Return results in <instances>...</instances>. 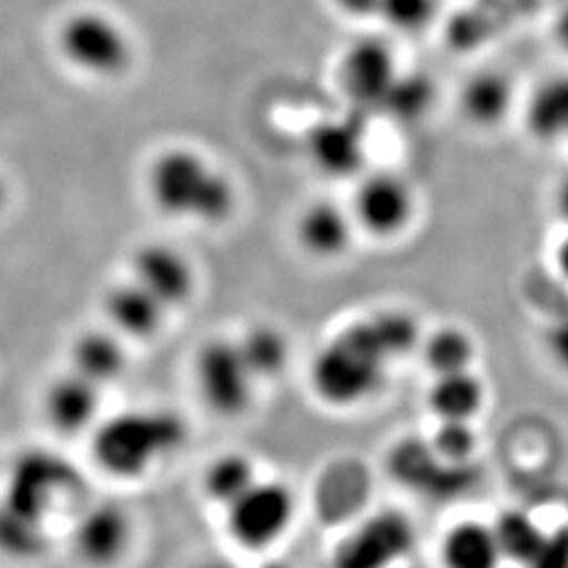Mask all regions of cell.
<instances>
[{"label":"cell","mask_w":568,"mask_h":568,"mask_svg":"<svg viewBox=\"0 0 568 568\" xmlns=\"http://www.w3.org/2000/svg\"><path fill=\"white\" fill-rule=\"evenodd\" d=\"M145 187L161 213L185 222L224 224L239 206L236 185L224 169L185 145L166 148L152 159Z\"/></svg>","instance_id":"obj_1"},{"label":"cell","mask_w":568,"mask_h":568,"mask_svg":"<svg viewBox=\"0 0 568 568\" xmlns=\"http://www.w3.org/2000/svg\"><path fill=\"white\" fill-rule=\"evenodd\" d=\"M187 440L182 415L169 408H129L93 427L91 453L103 471L119 480H138Z\"/></svg>","instance_id":"obj_2"},{"label":"cell","mask_w":568,"mask_h":568,"mask_svg":"<svg viewBox=\"0 0 568 568\" xmlns=\"http://www.w3.org/2000/svg\"><path fill=\"white\" fill-rule=\"evenodd\" d=\"M389 363L384 345L363 318L342 328L318 349L310 366V384L325 405L349 408L382 389Z\"/></svg>","instance_id":"obj_3"},{"label":"cell","mask_w":568,"mask_h":568,"mask_svg":"<svg viewBox=\"0 0 568 568\" xmlns=\"http://www.w3.org/2000/svg\"><path fill=\"white\" fill-rule=\"evenodd\" d=\"M61 55L93 79H116L133 61V42L119 21L102 11H79L61 23Z\"/></svg>","instance_id":"obj_4"},{"label":"cell","mask_w":568,"mask_h":568,"mask_svg":"<svg viewBox=\"0 0 568 568\" xmlns=\"http://www.w3.org/2000/svg\"><path fill=\"white\" fill-rule=\"evenodd\" d=\"M194 379L206 408L220 417H241L253 405L257 377L239 342L209 339L196 354Z\"/></svg>","instance_id":"obj_5"},{"label":"cell","mask_w":568,"mask_h":568,"mask_svg":"<svg viewBox=\"0 0 568 568\" xmlns=\"http://www.w3.org/2000/svg\"><path fill=\"white\" fill-rule=\"evenodd\" d=\"M77 483V469L63 457L49 450H28L9 469L7 487L0 499L30 516L47 520L60 504V497L68 495Z\"/></svg>","instance_id":"obj_6"},{"label":"cell","mask_w":568,"mask_h":568,"mask_svg":"<svg viewBox=\"0 0 568 568\" xmlns=\"http://www.w3.org/2000/svg\"><path fill=\"white\" fill-rule=\"evenodd\" d=\"M295 518V497L283 483L257 480L227 508V528L239 546L267 549Z\"/></svg>","instance_id":"obj_7"},{"label":"cell","mask_w":568,"mask_h":568,"mask_svg":"<svg viewBox=\"0 0 568 568\" xmlns=\"http://www.w3.org/2000/svg\"><path fill=\"white\" fill-rule=\"evenodd\" d=\"M417 201L410 185L396 173H373L358 185L352 215L375 239H394L415 220Z\"/></svg>","instance_id":"obj_8"},{"label":"cell","mask_w":568,"mask_h":568,"mask_svg":"<svg viewBox=\"0 0 568 568\" xmlns=\"http://www.w3.org/2000/svg\"><path fill=\"white\" fill-rule=\"evenodd\" d=\"M413 539V527L403 514L382 511L345 539L333 568H392L410 551Z\"/></svg>","instance_id":"obj_9"},{"label":"cell","mask_w":568,"mask_h":568,"mask_svg":"<svg viewBox=\"0 0 568 568\" xmlns=\"http://www.w3.org/2000/svg\"><path fill=\"white\" fill-rule=\"evenodd\" d=\"M133 541V518L119 504L84 509L72 528V551L89 568H112Z\"/></svg>","instance_id":"obj_10"},{"label":"cell","mask_w":568,"mask_h":568,"mask_svg":"<svg viewBox=\"0 0 568 568\" xmlns=\"http://www.w3.org/2000/svg\"><path fill=\"white\" fill-rule=\"evenodd\" d=\"M398 77L400 70L394 51L377 37H365L345 51L342 87L358 108H384Z\"/></svg>","instance_id":"obj_11"},{"label":"cell","mask_w":568,"mask_h":568,"mask_svg":"<svg viewBox=\"0 0 568 568\" xmlns=\"http://www.w3.org/2000/svg\"><path fill=\"white\" fill-rule=\"evenodd\" d=\"M133 281L142 284L171 312L190 304L196 293V270L175 246L142 244L131 260Z\"/></svg>","instance_id":"obj_12"},{"label":"cell","mask_w":568,"mask_h":568,"mask_svg":"<svg viewBox=\"0 0 568 568\" xmlns=\"http://www.w3.org/2000/svg\"><path fill=\"white\" fill-rule=\"evenodd\" d=\"M102 406V387L72 368L55 377L42 396V413L49 427L61 436L93 429Z\"/></svg>","instance_id":"obj_13"},{"label":"cell","mask_w":568,"mask_h":568,"mask_svg":"<svg viewBox=\"0 0 568 568\" xmlns=\"http://www.w3.org/2000/svg\"><path fill=\"white\" fill-rule=\"evenodd\" d=\"M307 154L318 171L342 180L356 175L365 163L363 122L342 116L312 126L307 135Z\"/></svg>","instance_id":"obj_14"},{"label":"cell","mask_w":568,"mask_h":568,"mask_svg":"<svg viewBox=\"0 0 568 568\" xmlns=\"http://www.w3.org/2000/svg\"><path fill=\"white\" fill-rule=\"evenodd\" d=\"M103 312L114 333L138 342L156 337L169 314V310L133 278L114 284L105 293Z\"/></svg>","instance_id":"obj_15"},{"label":"cell","mask_w":568,"mask_h":568,"mask_svg":"<svg viewBox=\"0 0 568 568\" xmlns=\"http://www.w3.org/2000/svg\"><path fill=\"white\" fill-rule=\"evenodd\" d=\"M354 215L335 201H314L297 217L295 236L307 255L337 260L347 253L354 236Z\"/></svg>","instance_id":"obj_16"},{"label":"cell","mask_w":568,"mask_h":568,"mask_svg":"<svg viewBox=\"0 0 568 568\" xmlns=\"http://www.w3.org/2000/svg\"><path fill=\"white\" fill-rule=\"evenodd\" d=\"M525 124L535 142L568 148V72L554 74L535 87L525 105Z\"/></svg>","instance_id":"obj_17"},{"label":"cell","mask_w":568,"mask_h":568,"mask_svg":"<svg viewBox=\"0 0 568 568\" xmlns=\"http://www.w3.org/2000/svg\"><path fill=\"white\" fill-rule=\"evenodd\" d=\"M70 358L74 373L103 387L121 379L129 356L119 333L87 331L74 339Z\"/></svg>","instance_id":"obj_18"},{"label":"cell","mask_w":568,"mask_h":568,"mask_svg":"<svg viewBox=\"0 0 568 568\" xmlns=\"http://www.w3.org/2000/svg\"><path fill=\"white\" fill-rule=\"evenodd\" d=\"M514 82L499 70H483L466 82L459 105L467 121L483 129L499 126L514 110Z\"/></svg>","instance_id":"obj_19"},{"label":"cell","mask_w":568,"mask_h":568,"mask_svg":"<svg viewBox=\"0 0 568 568\" xmlns=\"http://www.w3.org/2000/svg\"><path fill=\"white\" fill-rule=\"evenodd\" d=\"M487 386L469 368L434 377L427 403L440 422H471L485 406Z\"/></svg>","instance_id":"obj_20"},{"label":"cell","mask_w":568,"mask_h":568,"mask_svg":"<svg viewBox=\"0 0 568 568\" xmlns=\"http://www.w3.org/2000/svg\"><path fill=\"white\" fill-rule=\"evenodd\" d=\"M440 560L445 568H499L504 556L493 527L476 520H464L445 535Z\"/></svg>","instance_id":"obj_21"},{"label":"cell","mask_w":568,"mask_h":568,"mask_svg":"<svg viewBox=\"0 0 568 568\" xmlns=\"http://www.w3.org/2000/svg\"><path fill=\"white\" fill-rule=\"evenodd\" d=\"M49 548L47 520L30 516L0 499V554L28 562L41 558Z\"/></svg>","instance_id":"obj_22"},{"label":"cell","mask_w":568,"mask_h":568,"mask_svg":"<svg viewBox=\"0 0 568 568\" xmlns=\"http://www.w3.org/2000/svg\"><path fill=\"white\" fill-rule=\"evenodd\" d=\"M422 356L434 377L469 371L476 358L474 337L466 328L447 325L436 328L422 342Z\"/></svg>","instance_id":"obj_23"},{"label":"cell","mask_w":568,"mask_h":568,"mask_svg":"<svg viewBox=\"0 0 568 568\" xmlns=\"http://www.w3.org/2000/svg\"><path fill=\"white\" fill-rule=\"evenodd\" d=\"M255 483V466L243 453H225L213 459L203 478L204 493L225 508L241 499Z\"/></svg>","instance_id":"obj_24"},{"label":"cell","mask_w":568,"mask_h":568,"mask_svg":"<svg viewBox=\"0 0 568 568\" xmlns=\"http://www.w3.org/2000/svg\"><path fill=\"white\" fill-rule=\"evenodd\" d=\"M239 345L243 349L246 365L253 371L257 382L283 375L284 368L288 365V342L276 326H253L239 339Z\"/></svg>","instance_id":"obj_25"},{"label":"cell","mask_w":568,"mask_h":568,"mask_svg":"<svg viewBox=\"0 0 568 568\" xmlns=\"http://www.w3.org/2000/svg\"><path fill=\"white\" fill-rule=\"evenodd\" d=\"M497 546L501 549L504 560L527 567L530 558L541 548L546 530L523 509H506L493 525Z\"/></svg>","instance_id":"obj_26"},{"label":"cell","mask_w":568,"mask_h":568,"mask_svg":"<svg viewBox=\"0 0 568 568\" xmlns=\"http://www.w3.org/2000/svg\"><path fill=\"white\" fill-rule=\"evenodd\" d=\"M366 321L379 344L384 345L392 363L405 358L424 342L422 328L417 325L415 316L408 314L406 310L387 307L366 316Z\"/></svg>","instance_id":"obj_27"},{"label":"cell","mask_w":568,"mask_h":568,"mask_svg":"<svg viewBox=\"0 0 568 568\" xmlns=\"http://www.w3.org/2000/svg\"><path fill=\"white\" fill-rule=\"evenodd\" d=\"M434 102V87L424 74H400L392 87L384 108L403 121H415L426 114Z\"/></svg>","instance_id":"obj_28"},{"label":"cell","mask_w":568,"mask_h":568,"mask_svg":"<svg viewBox=\"0 0 568 568\" xmlns=\"http://www.w3.org/2000/svg\"><path fill=\"white\" fill-rule=\"evenodd\" d=\"M429 445L445 462L467 464L476 450V434L469 422H440Z\"/></svg>","instance_id":"obj_29"},{"label":"cell","mask_w":568,"mask_h":568,"mask_svg":"<svg viewBox=\"0 0 568 568\" xmlns=\"http://www.w3.org/2000/svg\"><path fill=\"white\" fill-rule=\"evenodd\" d=\"M436 11V0H379V16L394 28L415 32L427 26Z\"/></svg>","instance_id":"obj_30"},{"label":"cell","mask_w":568,"mask_h":568,"mask_svg":"<svg viewBox=\"0 0 568 568\" xmlns=\"http://www.w3.org/2000/svg\"><path fill=\"white\" fill-rule=\"evenodd\" d=\"M525 568H568V527L546 532V539Z\"/></svg>","instance_id":"obj_31"},{"label":"cell","mask_w":568,"mask_h":568,"mask_svg":"<svg viewBox=\"0 0 568 568\" xmlns=\"http://www.w3.org/2000/svg\"><path fill=\"white\" fill-rule=\"evenodd\" d=\"M544 347L551 365L568 375V314L546 326Z\"/></svg>","instance_id":"obj_32"},{"label":"cell","mask_w":568,"mask_h":568,"mask_svg":"<svg viewBox=\"0 0 568 568\" xmlns=\"http://www.w3.org/2000/svg\"><path fill=\"white\" fill-rule=\"evenodd\" d=\"M337 9H342L352 18H371L379 16V0H333Z\"/></svg>","instance_id":"obj_33"},{"label":"cell","mask_w":568,"mask_h":568,"mask_svg":"<svg viewBox=\"0 0 568 568\" xmlns=\"http://www.w3.org/2000/svg\"><path fill=\"white\" fill-rule=\"evenodd\" d=\"M551 203H554V213L558 215L560 224L565 225L568 230V171L556 183Z\"/></svg>","instance_id":"obj_34"},{"label":"cell","mask_w":568,"mask_h":568,"mask_svg":"<svg viewBox=\"0 0 568 568\" xmlns=\"http://www.w3.org/2000/svg\"><path fill=\"white\" fill-rule=\"evenodd\" d=\"M554 264L558 274L565 278L568 283V230L567 234L562 236V241L556 244V251H554Z\"/></svg>","instance_id":"obj_35"},{"label":"cell","mask_w":568,"mask_h":568,"mask_svg":"<svg viewBox=\"0 0 568 568\" xmlns=\"http://www.w3.org/2000/svg\"><path fill=\"white\" fill-rule=\"evenodd\" d=\"M556 37H558L560 44L568 49V4L562 9L560 18L556 21Z\"/></svg>","instance_id":"obj_36"},{"label":"cell","mask_w":568,"mask_h":568,"mask_svg":"<svg viewBox=\"0 0 568 568\" xmlns=\"http://www.w3.org/2000/svg\"><path fill=\"white\" fill-rule=\"evenodd\" d=\"M7 203H9V187H7V182L0 175V213L4 211Z\"/></svg>","instance_id":"obj_37"},{"label":"cell","mask_w":568,"mask_h":568,"mask_svg":"<svg viewBox=\"0 0 568 568\" xmlns=\"http://www.w3.org/2000/svg\"><path fill=\"white\" fill-rule=\"evenodd\" d=\"M196 568H236L232 567L230 562H224V560H211V562H204L201 567Z\"/></svg>","instance_id":"obj_38"},{"label":"cell","mask_w":568,"mask_h":568,"mask_svg":"<svg viewBox=\"0 0 568 568\" xmlns=\"http://www.w3.org/2000/svg\"><path fill=\"white\" fill-rule=\"evenodd\" d=\"M264 568H286V567H283V565H267V567H264Z\"/></svg>","instance_id":"obj_39"}]
</instances>
